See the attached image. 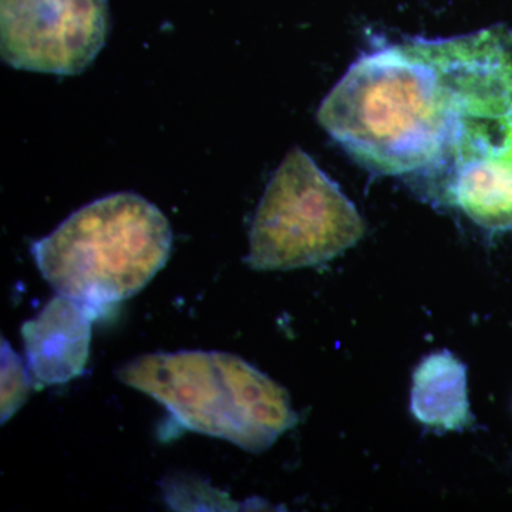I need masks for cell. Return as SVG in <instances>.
I'll use <instances>...</instances> for the list:
<instances>
[{"label": "cell", "instance_id": "6da1fadb", "mask_svg": "<svg viewBox=\"0 0 512 512\" xmlns=\"http://www.w3.org/2000/svg\"><path fill=\"white\" fill-rule=\"evenodd\" d=\"M505 80L497 26L448 39L414 37L363 53L316 117L356 163L417 188L453 157L467 120L500 97Z\"/></svg>", "mask_w": 512, "mask_h": 512}, {"label": "cell", "instance_id": "7a4b0ae2", "mask_svg": "<svg viewBox=\"0 0 512 512\" xmlns=\"http://www.w3.org/2000/svg\"><path fill=\"white\" fill-rule=\"evenodd\" d=\"M121 383L163 404L184 429L262 453L293 429L288 390L237 355L151 353L117 369Z\"/></svg>", "mask_w": 512, "mask_h": 512}, {"label": "cell", "instance_id": "3957f363", "mask_svg": "<svg viewBox=\"0 0 512 512\" xmlns=\"http://www.w3.org/2000/svg\"><path fill=\"white\" fill-rule=\"evenodd\" d=\"M173 229L134 192L107 195L73 212L32 245L43 278L59 295L100 309L143 291L164 268Z\"/></svg>", "mask_w": 512, "mask_h": 512}, {"label": "cell", "instance_id": "277c9868", "mask_svg": "<svg viewBox=\"0 0 512 512\" xmlns=\"http://www.w3.org/2000/svg\"><path fill=\"white\" fill-rule=\"evenodd\" d=\"M365 232L366 222L355 204L295 147L259 201L245 262L256 271L318 266L355 247Z\"/></svg>", "mask_w": 512, "mask_h": 512}, {"label": "cell", "instance_id": "5b68a950", "mask_svg": "<svg viewBox=\"0 0 512 512\" xmlns=\"http://www.w3.org/2000/svg\"><path fill=\"white\" fill-rule=\"evenodd\" d=\"M2 59L29 72L73 76L106 45L107 0H0Z\"/></svg>", "mask_w": 512, "mask_h": 512}, {"label": "cell", "instance_id": "8992f818", "mask_svg": "<svg viewBox=\"0 0 512 512\" xmlns=\"http://www.w3.org/2000/svg\"><path fill=\"white\" fill-rule=\"evenodd\" d=\"M96 313L92 306L57 293L36 318L23 323L26 363L37 389L83 375Z\"/></svg>", "mask_w": 512, "mask_h": 512}, {"label": "cell", "instance_id": "52a82bcc", "mask_svg": "<svg viewBox=\"0 0 512 512\" xmlns=\"http://www.w3.org/2000/svg\"><path fill=\"white\" fill-rule=\"evenodd\" d=\"M410 409L424 426L460 431L473 424L467 367L448 350L424 357L413 373Z\"/></svg>", "mask_w": 512, "mask_h": 512}, {"label": "cell", "instance_id": "ba28073f", "mask_svg": "<svg viewBox=\"0 0 512 512\" xmlns=\"http://www.w3.org/2000/svg\"><path fill=\"white\" fill-rule=\"evenodd\" d=\"M434 200L460 208L480 227L512 228V161L498 158L464 168Z\"/></svg>", "mask_w": 512, "mask_h": 512}, {"label": "cell", "instance_id": "9c48e42d", "mask_svg": "<svg viewBox=\"0 0 512 512\" xmlns=\"http://www.w3.org/2000/svg\"><path fill=\"white\" fill-rule=\"evenodd\" d=\"M28 370L22 359L13 352L12 346L2 339V423L8 421L28 400Z\"/></svg>", "mask_w": 512, "mask_h": 512}]
</instances>
